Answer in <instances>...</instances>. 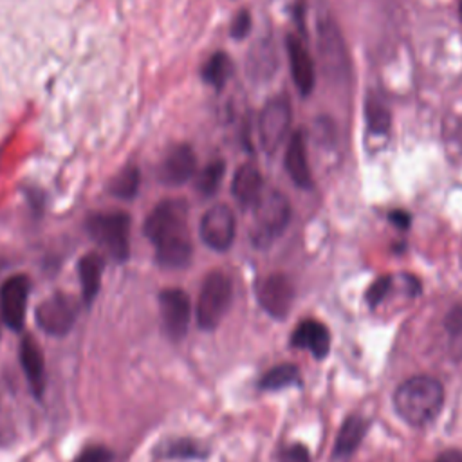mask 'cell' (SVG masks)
Wrapping results in <instances>:
<instances>
[{"mask_svg": "<svg viewBox=\"0 0 462 462\" xmlns=\"http://www.w3.org/2000/svg\"><path fill=\"white\" fill-rule=\"evenodd\" d=\"M229 72H231L229 56L226 52H215L206 60V63L202 67V79L208 85L220 90L226 85V81L229 78Z\"/></svg>", "mask_w": 462, "mask_h": 462, "instance_id": "obj_22", "label": "cell"}, {"mask_svg": "<svg viewBox=\"0 0 462 462\" xmlns=\"http://www.w3.org/2000/svg\"><path fill=\"white\" fill-rule=\"evenodd\" d=\"M29 289L31 283L25 274H14L2 283L0 314L4 323L13 330H22L25 323Z\"/></svg>", "mask_w": 462, "mask_h": 462, "instance_id": "obj_11", "label": "cell"}, {"mask_svg": "<svg viewBox=\"0 0 462 462\" xmlns=\"http://www.w3.org/2000/svg\"><path fill=\"white\" fill-rule=\"evenodd\" d=\"M206 451H202V448L193 442V440H175L166 444L164 448V457L168 458H197V457H204Z\"/></svg>", "mask_w": 462, "mask_h": 462, "instance_id": "obj_27", "label": "cell"}, {"mask_svg": "<svg viewBox=\"0 0 462 462\" xmlns=\"http://www.w3.org/2000/svg\"><path fill=\"white\" fill-rule=\"evenodd\" d=\"M365 117H366V125L370 128V132L374 134H386L390 130V121H392V116H390V110L388 106L374 94H370L366 97V103H365Z\"/></svg>", "mask_w": 462, "mask_h": 462, "instance_id": "obj_23", "label": "cell"}, {"mask_svg": "<svg viewBox=\"0 0 462 462\" xmlns=\"http://www.w3.org/2000/svg\"><path fill=\"white\" fill-rule=\"evenodd\" d=\"M390 218L393 220L395 226H399V227H408L410 217H408L404 211H393V213L390 215Z\"/></svg>", "mask_w": 462, "mask_h": 462, "instance_id": "obj_33", "label": "cell"}, {"mask_svg": "<svg viewBox=\"0 0 462 462\" xmlns=\"http://www.w3.org/2000/svg\"><path fill=\"white\" fill-rule=\"evenodd\" d=\"M291 119H292L291 103L285 96L273 97L271 101L265 103L258 119L260 144L265 153L273 155L282 146V143L289 134Z\"/></svg>", "mask_w": 462, "mask_h": 462, "instance_id": "obj_6", "label": "cell"}, {"mask_svg": "<svg viewBox=\"0 0 462 462\" xmlns=\"http://www.w3.org/2000/svg\"><path fill=\"white\" fill-rule=\"evenodd\" d=\"M448 350L453 359L462 361V307H453L444 318Z\"/></svg>", "mask_w": 462, "mask_h": 462, "instance_id": "obj_24", "label": "cell"}, {"mask_svg": "<svg viewBox=\"0 0 462 462\" xmlns=\"http://www.w3.org/2000/svg\"><path fill=\"white\" fill-rule=\"evenodd\" d=\"M195 168L197 157L193 148L186 143H177L170 146L162 155L157 168V177L161 184L175 188L186 184L193 177Z\"/></svg>", "mask_w": 462, "mask_h": 462, "instance_id": "obj_12", "label": "cell"}, {"mask_svg": "<svg viewBox=\"0 0 462 462\" xmlns=\"http://www.w3.org/2000/svg\"><path fill=\"white\" fill-rule=\"evenodd\" d=\"M0 318H2V314H0Z\"/></svg>", "mask_w": 462, "mask_h": 462, "instance_id": "obj_35", "label": "cell"}, {"mask_svg": "<svg viewBox=\"0 0 462 462\" xmlns=\"http://www.w3.org/2000/svg\"><path fill=\"white\" fill-rule=\"evenodd\" d=\"M285 170L289 173V177L292 179V182L298 188H310L312 186V173H310V166H309V159H307V148H305V139L301 135V132H294L287 143L285 148Z\"/></svg>", "mask_w": 462, "mask_h": 462, "instance_id": "obj_16", "label": "cell"}, {"mask_svg": "<svg viewBox=\"0 0 462 462\" xmlns=\"http://www.w3.org/2000/svg\"><path fill=\"white\" fill-rule=\"evenodd\" d=\"M74 462H112V453L103 446H90Z\"/></svg>", "mask_w": 462, "mask_h": 462, "instance_id": "obj_31", "label": "cell"}, {"mask_svg": "<svg viewBox=\"0 0 462 462\" xmlns=\"http://www.w3.org/2000/svg\"><path fill=\"white\" fill-rule=\"evenodd\" d=\"M20 363L34 395L40 397L47 383L45 359L40 345L31 336H23V339L20 341Z\"/></svg>", "mask_w": 462, "mask_h": 462, "instance_id": "obj_17", "label": "cell"}, {"mask_svg": "<svg viewBox=\"0 0 462 462\" xmlns=\"http://www.w3.org/2000/svg\"><path fill=\"white\" fill-rule=\"evenodd\" d=\"M300 379V372L294 365H278L271 370H267L260 379L262 390H280L289 384H294Z\"/></svg>", "mask_w": 462, "mask_h": 462, "instance_id": "obj_25", "label": "cell"}, {"mask_svg": "<svg viewBox=\"0 0 462 462\" xmlns=\"http://www.w3.org/2000/svg\"><path fill=\"white\" fill-rule=\"evenodd\" d=\"M159 312L162 327L171 339H180L186 336L191 318V301L182 289L171 287L161 291Z\"/></svg>", "mask_w": 462, "mask_h": 462, "instance_id": "obj_10", "label": "cell"}, {"mask_svg": "<svg viewBox=\"0 0 462 462\" xmlns=\"http://www.w3.org/2000/svg\"><path fill=\"white\" fill-rule=\"evenodd\" d=\"M262 189H263V184H262V173L258 171V168L249 162L238 166L231 182V191L235 200L242 208H251V206L254 208V204L263 193Z\"/></svg>", "mask_w": 462, "mask_h": 462, "instance_id": "obj_18", "label": "cell"}, {"mask_svg": "<svg viewBox=\"0 0 462 462\" xmlns=\"http://www.w3.org/2000/svg\"><path fill=\"white\" fill-rule=\"evenodd\" d=\"M103 267H105V258L96 251H88L79 258L78 273L81 282V296L87 305H90L99 292Z\"/></svg>", "mask_w": 462, "mask_h": 462, "instance_id": "obj_20", "label": "cell"}, {"mask_svg": "<svg viewBox=\"0 0 462 462\" xmlns=\"http://www.w3.org/2000/svg\"><path fill=\"white\" fill-rule=\"evenodd\" d=\"M390 285H392V278L390 276H383V278H377L366 291V301L370 307H375L383 301V298L388 294L390 291Z\"/></svg>", "mask_w": 462, "mask_h": 462, "instance_id": "obj_28", "label": "cell"}, {"mask_svg": "<svg viewBox=\"0 0 462 462\" xmlns=\"http://www.w3.org/2000/svg\"><path fill=\"white\" fill-rule=\"evenodd\" d=\"M318 51L323 72L334 81H345L348 74V54L334 20L327 18L318 23Z\"/></svg>", "mask_w": 462, "mask_h": 462, "instance_id": "obj_7", "label": "cell"}, {"mask_svg": "<svg viewBox=\"0 0 462 462\" xmlns=\"http://www.w3.org/2000/svg\"><path fill=\"white\" fill-rule=\"evenodd\" d=\"M79 314V301L72 294L56 292L36 309V323L51 336H65Z\"/></svg>", "mask_w": 462, "mask_h": 462, "instance_id": "obj_8", "label": "cell"}, {"mask_svg": "<svg viewBox=\"0 0 462 462\" xmlns=\"http://www.w3.org/2000/svg\"><path fill=\"white\" fill-rule=\"evenodd\" d=\"M291 345L309 350L316 359H323L330 350V332L316 319H303L291 336Z\"/></svg>", "mask_w": 462, "mask_h": 462, "instance_id": "obj_15", "label": "cell"}, {"mask_svg": "<svg viewBox=\"0 0 462 462\" xmlns=\"http://www.w3.org/2000/svg\"><path fill=\"white\" fill-rule=\"evenodd\" d=\"M249 31H251V14H249V11L242 9L235 14V18L231 22V36L235 40H242L247 36Z\"/></svg>", "mask_w": 462, "mask_h": 462, "instance_id": "obj_29", "label": "cell"}, {"mask_svg": "<svg viewBox=\"0 0 462 462\" xmlns=\"http://www.w3.org/2000/svg\"><path fill=\"white\" fill-rule=\"evenodd\" d=\"M256 298L262 305V309L276 318L282 319L289 314L292 301H294V285L292 282L282 274V273H274L265 276L258 287H256Z\"/></svg>", "mask_w": 462, "mask_h": 462, "instance_id": "obj_13", "label": "cell"}, {"mask_svg": "<svg viewBox=\"0 0 462 462\" xmlns=\"http://www.w3.org/2000/svg\"><path fill=\"white\" fill-rule=\"evenodd\" d=\"M143 231L155 247V258L162 267H186L193 254L188 229V204L182 199L161 200L146 217Z\"/></svg>", "mask_w": 462, "mask_h": 462, "instance_id": "obj_1", "label": "cell"}, {"mask_svg": "<svg viewBox=\"0 0 462 462\" xmlns=\"http://www.w3.org/2000/svg\"><path fill=\"white\" fill-rule=\"evenodd\" d=\"M224 171H226V164L224 161L220 159H215L211 162H208L204 166V170L199 173L197 177V182H195V188L197 191L202 195V197H211L218 186H220V180L224 177Z\"/></svg>", "mask_w": 462, "mask_h": 462, "instance_id": "obj_26", "label": "cell"}, {"mask_svg": "<svg viewBox=\"0 0 462 462\" xmlns=\"http://www.w3.org/2000/svg\"><path fill=\"white\" fill-rule=\"evenodd\" d=\"M285 45H287V56H289L292 81L301 96H309L316 83L314 60L309 54L307 47L301 43V40L296 38L294 34L287 36Z\"/></svg>", "mask_w": 462, "mask_h": 462, "instance_id": "obj_14", "label": "cell"}, {"mask_svg": "<svg viewBox=\"0 0 462 462\" xmlns=\"http://www.w3.org/2000/svg\"><path fill=\"white\" fill-rule=\"evenodd\" d=\"M458 13H460V18H462V0H460V5H458Z\"/></svg>", "mask_w": 462, "mask_h": 462, "instance_id": "obj_34", "label": "cell"}, {"mask_svg": "<svg viewBox=\"0 0 462 462\" xmlns=\"http://www.w3.org/2000/svg\"><path fill=\"white\" fill-rule=\"evenodd\" d=\"M278 462H310L309 449L301 444H292L282 449Z\"/></svg>", "mask_w": 462, "mask_h": 462, "instance_id": "obj_30", "label": "cell"}, {"mask_svg": "<svg viewBox=\"0 0 462 462\" xmlns=\"http://www.w3.org/2000/svg\"><path fill=\"white\" fill-rule=\"evenodd\" d=\"M368 430V422L357 415H350L343 420L339 433L336 437L334 442V449H332V458L334 460H345L348 458L357 446L361 444V440L365 439V433Z\"/></svg>", "mask_w": 462, "mask_h": 462, "instance_id": "obj_19", "label": "cell"}, {"mask_svg": "<svg viewBox=\"0 0 462 462\" xmlns=\"http://www.w3.org/2000/svg\"><path fill=\"white\" fill-rule=\"evenodd\" d=\"M233 298L231 278L222 271H211L206 274L199 298H197V323L204 330L218 327L226 316Z\"/></svg>", "mask_w": 462, "mask_h": 462, "instance_id": "obj_4", "label": "cell"}, {"mask_svg": "<svg viewBox=\"0 0 462 462\" xmlns=\"http://www.w3.org/2000/svg\"><path fill=\"white\" fill-rule=\"evenodd\" d=\"M435 462H462V451L458 449H448L444 453H440Z\"/></svg>", "mask_w": 462, "mask_h": 462, "instance_id": "obj_32", "label": "cell"}, {"mask_svg": "<svg viewBox=\"0 0 462 462\" xmlns=\"http://www.w3.org/2000/svg\"><path fill=\"white\" fill-rule=\"evenodd\" d=\"M199 233L202 242L215 251H227L235 240L236 222L233 211L226 204L211 206L200 218Z\"/></svg>", "mask_w": 462, "mask_h": 462, "instance_id": "obj_9", "label": "cell"}, {"mask_svg": "<svg viewBox=\"0 0 462 462\" xmlns=\"http://www.w3.org/2000/svg\"><path fill=\"white\" fill-rule=\"evenodd\" d=\"M141 186V173L139 168L130 164L126 168H123L117 175L112 177L110 184H108V191L112 197L116 199H123V200H130L137 195Z\"/></svg>", "mask_w": 462, "mask_h": 462, "instance_id": "obj_21", "label": "cell"}, {"mask_svg": "<svg viewBox=\"0 0 462 462\" xmlns=\"http://www.w3.org/2000/svg\"><path fill=\"white\" fill-rule=\"evenodd\" d=\"M90 238L114 260L125 262L130 253V217L123 211H99L87 218Z\"/></svg>", "mask_w": 462, "mask_h": 462, "instance_id": "obj_3", "label": "cell"}, {"mask_svg": "<svg viewBox=\"0 0 462 462\" xmlns=\"http://www.w3.org/2000/svg\"><path fill=\"white\" fill-rule=\"evenodd\" d=\"M253 209L254 229L251 238L258 247H265L285 231L291 218V204L283 193L278 189H269L262 193Z\"/></svg>", "mask_w": 462, "mask_h": 462, "instance_id": "obj_5", "label": "cell"}, {"mask_svg": "<svg viewBox=\"0 0 462 462\" xmlns=\"http://www.w3.org/2000/svg\"><path fill=\"white\" fill-rule=\"evenodd\" d=\"M444 404L442 384L430 375H413L401 383L393 393V406L399 417L410 426L431 422Z\"/></svg>", "mask_w": 462, "mask_h": 462, "instance_id": "obj_2", "label": "cell"}]
</instances>
